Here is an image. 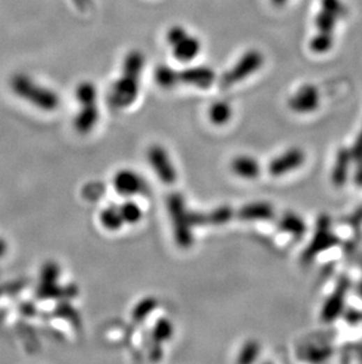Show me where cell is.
<instances>
[{
    "instance_id": "11",
    "label": "cell",
    "mask_w": 362,
    "mask_h": 364,
    "mask_svg": "<svg viewBox=\"0 0 362 364\" xmlns=\"http://www.w3.org/2000/svg\"><path fill=\"white\" fill-rule=\"evenodd\" d=\"M112 184L114 190L125 197L144 194L147 188L142 177L130 169L119 170L113 177Z\"/></svg>"
},
{
    "instance_id": "10",
    "label": "cell",
    "mask_w": 362,
    "mask_h": 364,
    "mask_svg": "<svg viewBox=\"0 0 362 364\" xmlns=\"http://www.w3.org/2000/svg\"><path fill=\"white\" fill-rule=\"evenodd\" d=\"M149 161L152 169L156 171L159 180L165 184L171 185L176 183V171L168 157L167 152L159 145H153L149 150Z\"/></svg>"
},
{
    "instance_id": "7",
    "label": "cell",
    "mask_w": 362,
    "mask_h": 364,
    "mask_svg": "<svg viewBox=\"0 0 362 364\" xmlns=\"http://www.w3.org/2000/svg\"><path fill=\"white\" fill-rule=\"evenodd\" d=\"M322 96L314 84H303L288 99V108L295 113L308 115L320 106Z\"/></svg>"
},
{
    "instance_id": "1",
    "label": "cell",
    "mask_w": 362,
    "mask_h": 364,
    "mask_svg": "<svg viewBox=\"0 0 362 364\" xmlns=\"http://www.w3.org/2000/svg\"><path fill=\"white\" fill-rule=\"evenodd\" d=\"M146 57L142 50H130L123 56L120 75L110 89L109 102L114 109L130 108L138 99Z\"/></svg>"
},
{
    "instance_id": "2",
    "label": "cell",
    "mask_w": 362,
    "mask_h": 364,
    "mask_svg": "<svg viewBox=\"0 0 362 364\" xmlns=\"http://www.w3.org/2000/svg\"><path fill=\"white\" fill-rule=\"evenodd\" d=\"M10 89L15 97L44 112L56 111L61 103L56 91L39 83L37 79L24 72L12 75Z\"/></svg>"
},
{
    "instance_id": "24",
    "label": "cell",
    "mask_w": 362,
    "mask_h": 364,
    "mask_svg": "<svg viewBox=\"0 0 362 364\" xmlns=\"http://www.w3.org/2000/svg\"><path fill=\"white\" fill-rule=\"evenodd\" d=\"M173 331H174L173 324L169 319H158L156 326H154L153 331H152V338L156 342V344H160V343H165L172 337Z\"/></svg>"
},
{
    "instance_id": "23",
    "label": "cell",
    "mask_w": 362,
    "mask_h": 364,
    "mask_svg": "<svg viewBox=\"0 0 362 364\" xmlns=\"http://www.w3.org/2000/svg\"><path fill=\"white\" fill-rule=\"evenodd\" d=\"M335 42V38L331 34H315L310 38L308 46L312 52L315 54H325L332 50Z\"/></svg>"
},
{
    "instance_id": "19",
    "label": "cell",
    "mask_w": 362,
    "mask_h": 364,
    "mask_svg": "<svg viewBox=\"0 0 362 364\" xmlns=\"http://www.w3.org/2000/svg\"><path fill=\"white\" fill-rule=\"evenodd\" d=\"M352 158H353L352 154H349L347 150H340L338 154L335 166L332 173V180L335 187H342L346 183Z\"/></svg>"
},
{
    "instance_id": "31",
    "label": "cell",
    "mask_w": 362,
    "mask_h": 364,
    "mask_svg": "<svg viewBox=\"0 0 362 364\" xmlns=\"http://www.w3.org/2000/svg\"><path fill=\"white\" fill-rule=\"evenodd\" d=\"M6 243H5V240H1L0 238V257H3L4 256L5 252H6Z\"/></svg>"
},
{
    "instance_id": "16",
    "label": "cell",
    "mask_w": 362,
    "mask_h": 364,
    "mask_svg": "<svg viewBox=\"0 0 362 364\" xmlns=\"http://www.w3.org/2000/svg\"><path fill=\"white\" fill-rule=\"evenodd\" d=\"M274 209L269 203L247 204L236 212L241 221H269L274 217Z\"/></svg>"
},
{
    "instance_id": "13",
    "label": "cell",
    "mask_w": 362,
    "mask_h": 364,
    "mask_svg": "<svg viewBox=\"0 0 362 364\" xmlns=\"http://www.w3.org/2000/svg\"><path fill=\"white\" fill-rule=\"evenodd\" d=\"M234 216V211L229 207H220L214 209L209 214L190 212L192 226H223L231 221Z\"/></svg>"
},
{
    "instance_id": "22",
    "label": "cell",
    "mask_w": 362,
    "mask_h": 364,
    "mask_svg": "<svg viewBox=\"0 0 362 364\" xmlns=\"http://www.w3.org/2000/svg\"><path fill=\"white\" fill-rule=\"evenodd\" d=\"M279 228L292 236L301 237L306 233V223L303 218L295 214H286L279 221Z\"/></svg>"
},
{
    "instance_id": "3",
    "label": "cell",
    "mask_w": 362,
    "mask_h": 364,
    "mask_svg": "<svg viewBox=\"0 0 362 364\" xmlns=\"http://www.w3.org/2000/svg\"><path fill=\"white\" fill-rule=\"evenodd\" d=\"M75 99L78 109L73 119V128L80 135H89L100 119V108L98 104L99 94L96 84L84 80L75 87Z\"/></svg>"
},
{
    "instance_id": "18",
    "label": "cell",
    "mask_w": 362,
    "mask_h": 364,
    "mask_svg": "<svg viewBox=\"0 0 362 364\" xmlns=\"http://www.w3.org/2000/svg\"><path fill=\"white\" fill-rule=\"evenodd\" d=\"M154 80L159 87L163 89H172L180 85L179 70L174 68L171 65H158L154 71Z\"/></svg>"
},
{
    "instance_id": "28",
    "label": "cell",
    "mask_w": 362,
    "mask_h": 364,
    "mask_svg": "<svg viewBox=\"0 0 362 364\" xmlns=\"http://www.w3.org/2000/svg\"><path fill=\"white\" fill-rule=\"evenodd\" d=\"M352 157L356 163V180L358 183L362 184V131L360 132L354 147L352 151Z\"/></svg>"
},
{
    "instance_id": "30",
    "label": "cell",
    "mask_w": 362,
    "mask_h": 364,
    "mask_svg": "<svg viewBox=\"0 0 362 364\" xmlns=\"http://www.w3.org/2000/svg\"><path fill=\"white\" fill-rule=\"evenodd\" d=\"M289 0H269V3L274 6V8H284L285 5L288 4Z\"/></svg>"
},
{
    "instance_id": "21",
    "label": "cell",
    "mask_w": 362,
    "mask_h": 364,
    "mask_svg": "<svg viewBox=\"0 0 362 364\" xmlns=\"http://www.w3.org/2000/svg\"><path fill=\"white\" fill-rule=\"evenodd\" d=\"M233 116L231 104L226 101H218L209 106V118L214 125L227 124Z\"/></svg>"
},
{
    "instance_id": "25",
    "label": "cell",
    "mask_w": 362,
    "mask_h": 364,
    "mask_svg": "<svg viewBox=\"0 0 362 364\" xmlns=\"http://www.w3.org/2000/svg\"><path fill=\"white\" fill-rule=\"evenodd\" d=\"M120 212L123 214L125 224H137L142 218V208L133 201H126L119 205Z\"/></svg>"
},
{
    "instance_id": "8",
    "label": "cell",
    "mask_w": 362,
    "mask_h": 364,
    "mask_svg": "<svg viewBox=\"0 0 362 364\" xmlns=\"http://www.w3.org/2000/svg\"><path fill=\"white\" fill-rule=\"evenodd\" d=\"M217 80V73L206 65H190L179 70V82L186 87L209 89Z\"/></svg>"
},
{
    "instance_id": "29",
    "label": "cell",
    "mask_w": 362,
    "mask_h": 364,
    "mask_svg": "<svg viewBox=\"0 0 362 364\" xmlns=\"http://www.w3.org/2000/svg\"><path fill=\"white\" fill-rule=\"evenodd\" d=\"M331 354H332V350L329 349V348H322V349H313L310 350V354H308V356H310V361H325L331 356Z\"/></svg>"
},
{
    "instance_id": "17",
    "label": "cell",
    "mask_w": 362,
    "mask_h": 364,
    "mask_svg": "<svg viewBox=\"0 0 362 364\" xmlns=\"http://www.w3.org/2000/svg\"><path fill=\"white\" fill-rule=\"evenodd\" d=\"M232 170L236 176L245 180H255L260 175V164L254 158L240 156L232 161Z\"/></svg>"
},
{
    "instance_id": "9",
    "label": "cell",
    "mask_w": 362,
    "mask_h": 364,
    "mask_svg": "<svg viewBox=\"0 0 362 364\" xmlns=\"http://www.w3.org/2000/svg\"><path fill=\"white\" fill-rule=\"evenodd\" d=\"M329 219L327 216H322L319 221V229L313 240L306 249V252H303V262H310V259L315 257L317 254L325 252L327 249L332 248L334 245H338L339 240L334 236L333 233L329 231Z\"/></svg>"
},
{
    "instance_id": "26",
    "label": "cell",
    "mask_w": 362,
    "mask_h": 364,
    "mask_svg": "<svg viewBox=\"0 0 362 364\" xmlns=\"http://www.w3.org/2000/svg\"><path fill=\"white\" fill-rule=\"evenodd\" d=\"M158 300L154 297H146L144 300L139 302L138 305L133 310V319L137 322H142L144 319H147V316L157 308Z\"/></svg>"
},
{
    "instance_id": "6",
    "label": "cell",
    "mask_w": 362,
    "mask_h": 364,
    "mask_svg": "<svg viewBox=\"0 0 362 364\" xmlns=\"http://www.w3.org/2000/svg\"><path fill=\"white\" fill-rule=\"evenodd\" d=\"M167 207L168 212L172 219L176 243L181 248H188L193 243V236H192L193 226L190 223V212L187 211L185 205V199L178 192L171 194L168 197Z\"/></svg>"
},
{
    "instance_id": "14",
    "label": "cell",
    "mask_w": 362,
    "mask_h": 364,
    "mask_svg": "<svg viewBox=\"0 0 362 364\" xmlns=\"http://www.w3.org/2000/svg\"><path fill=\"white\" fill-rule=\"evenodd\" d=\"M348 290V282L346 279L341 281L335 291L332 293L326 302L322 312V319L325 322H332L342 312L345 305V297Z\"/></svg>"
},
{
    "instance_id": "12",
    "label": "cell",
    "mask_w": 362,
    "mask_h": 364,
    "mask_svg": "<svg viewBox=\"0 0 362 364\" xmlns=\"http://www.w3.org/2000/svg\"><path fill=\"white\" fill-rule=\"evenodd\" d=\"M306 157L303 150L300 149H291L280 157L276 158L269 164V173L274 177H280L285 173H291L293 170L298 169L303 166Z\"/></svg>"
},
{
    "instance_id": "27",
    "label": "cell",
    "mask_w": 362,
    "mask_h": 364,
    "mask_svg": "<svg viewBox=\"0 0 362 364\" xmlns=\"http://www.w3.org/2000/svg\"><path fill=\"white\" fill-rule=\"evenodd\" d=\"M259 353H260V346H259L257 342H247L241 351H240L238 362L243 364L252 363V362L257 360Z\"/></svg>"
},
{
    "instance_id": "20",
    "label": "cell",
    "mask_w": 362,
    "mask_h": 364,
    "mask_svg": "<svg viewBox=\"0 0 362 364\" xmlns=\"http://www.w3.org/2000/svg\"><path fill=\"white\" fill-rule=\"evenodd\" d=\"M99 221H100L103 228L109 231H116L125 226L123 214L120 212L119 207H116V205L105 208L104 210L100 212Z\"/></svg>"
},
{
    "instance_id": "15",
    "label": "cell",
    "mask_w": 362,
    "mask_h": 364,
    "mask_svg": "<svg viewBox=\"0 0 362 364\" xmlns=\"http://www.w3.org/2000/svg\"><path fill=\"white\" fill-rule=\"evenodd\" d=\"M344 17L338 15L335 12L331 11L329 8L319 6V11L314 17V27L317 34H331L335 36V29L340 20Z\"/></svg>"
},
{
    "instance_id": "4",
    "label": "cell",
    "mask_w": 362,
    "mask_h": 364,
    "mask_svg": "<svg viewBox=\"0 0 362 364\" xmlns=\"http://www.w3.org/2000/svg\"><path fill=\"white\" fill-rule=\"evenodd\" d=\"M166 42L174 59L190 64L202 52V41L183 25H172L166 32Z\"/></svg>"
},
{
    "instance_id": "5",
    "label": "cell",
    "mask_w": 362,
    "mask_h": 364,
    "mask_svg": "<svg viewBox=\"0 0 362 364\" xmlns=\"http://www.w3.org/2000/svg\"><path fill=\"white\" fill-rule=\"evenodd\" d=\"M265 65V56L258 49H250L245 51L236 60L231 68L225 71L221 77V85L224 87H234L241 83L245 79L258 73Z\"/></svg>"
}]
</instances>
